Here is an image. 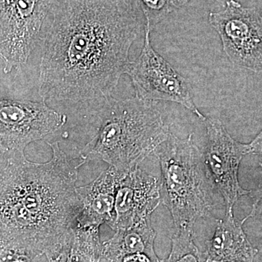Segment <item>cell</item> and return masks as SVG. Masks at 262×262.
<instances>
[{"mask_svg": "<svg viewBox=\"0 0 262 262\" xmlns=\"http://www.w3.org/2000/svg\"><path fill=\"white\" fill-rule=\"evenodd\" d=\"M154 155L161 167L160 194L176 229H192L196 220L209 214L215 206L217 191L207 172L201 151L191 134L182 139L170 134Z\"/></svg>", "mask_w": 262, "mask_h": 262, "instance_id": "obj_4", "label": "cell"}, {"mask_svg": "<svg viewBox=\"0 0 262 262\" xmlns=\"http://www.w3.org/2000/svg\"><path fill=\"white\" fill-rule=\"evenodd\" d=\"M161 200L160 183L139 167L127 172L117 188L113 222L115 230L125 229L151 220Z\"/></svg>", "mask_w": 262, "mask_h": 262, "instance_id": "obj_10", "label": "cell"}, {"mask_svg": "<svg viewBox=\"0 0 262 262\" xmlns=\"http://www.w3.org/2000/svg\"><path fill=\"white\" fill-rule=\"evenodd\" d=\"M145 18L144 29L151 32L174 10L186 6L190 0H130Z\"/></svg>", "mask_w": 262, "mask_h": 262, "instance_id": "obj_14", "label": "cell"}, {"mask_svg": "<svg viewBox=\"0 0 262 262\" xmlns=\"http://www.w3.org/2000/svg\"><path fill=\"white\" fill-rule=\"evenodd\" d=\"M248 218L239 222L234 219L233 210L226 209L225 217L217 222L214 235L207 242L205 262H253L257 250L243 229Z\"/></svg>", "mask_w": 262, "mask_h": 262, "instance_id": "obj_12", "label": "cell"}, {"mask_svg": "<svg viewBox=\"0 0 262 262\" xmlns=\"http://www.w3.org/2000/svg\"><path fill=\"white\" fill-rule=\"evenodd\" d=\"M67 115L57 113L45 101L0 98V139L18 152L34 141L44 139L64 126Z\"/></svg>", "mask_w": 262, "mask_h": 262, "instance_id": "obj_9", "label": "cell"}, {"mask_svg": "<svg viewBox=\"0 0 262 262\" xmlns=\"http://www.w3.org/2000/svg\"><path fill=\"white\" fill-rule=\"evenodd\" d=\"M90 112L84 122V144L76 158L101 160L120 172L139 167L168 139L170 127L164 122L156 101L136 96L127 99L104 98Z\"/></svg>", "mask_w": 262, "mask_h": 262, "instance_id": "obj_3", "label": "cell"}, {"mask_svg": "<svg viewBox=\"0 0 262 262\" xmlns=\"http://www.w3.org/2000/svg\"><path fill=\"white\" fill-rule=\"evenodd\" d=\"M163 262H205L203 252L194 244L192 229L177 231L172 237L171 252Z\"/></svg>", "mask_w": 262, "mask_h": 262, "instance_id": "obj_15", "label": "cell"}, {"mask_svg": "<svg viewBox=\"0 0 262 262\" xmlns=\"http://www.w3.org/2000/svg\"><path fill=\"white\" fill-rule=\"evenodd\" d=\"M249 154L262 156V130L253 139L252 142L248 144Z\"/></svg>", "mask_w": 262, "mask_h": 262, "instance_id": "obj_16", "label": "cell"}, {"mask_svg": "<svg viewBox=\"0 0 262 262\" xmlns=\"http://www.w3.org/2000/svg\"><path fill=\"white\" fill-rule=\"evenodd\" d=\"M48 144L50 161L30 163L23 155L0 183V228L39 242L64 237L82 209L76 182L85 162L69 156L58 141Z\"/></svg>", "mask_w": 262, "mask_h": 262, "instance_id": "obj_2", "label": "cell"}, {"mask_svg": "<svg viewBox=\"0 0 262 262\" xmlns=\"http://www.w3.org/2000/svg\"><path fill=\"white\" fill-rule=\"evenodd\" d=\"M250 194H251V196H252L255 199L254 204H253V210L251 211V213L249 214L250 216H252L253 213H255V211H256V205H257L258 202L261 201L262 199V187H260L259 189H258L257 190L254 191V192L251 191V193H250Z\"/></svg>", "mask_w": 262, "mask_h": 262, "instance_id": "obj_17", "label": "cell"}, {"mask_svg": "<svg viewBox=\"0 0 262 262\" xmlns=\"http://www.w3.org/2000/svg\"><path fill=\"white\" fill-rule=\"evenodd\" d=\"M208 20L220 35L229 61L262 73V15L256 8L227 0L225 10L211 12Z\"/></svg>", "mask_w": 262, "mask_h": 262, "instance_id": "obj_6", "label": "cell"}, {"mask_svg": "<svg viewBox=\"0 0 262 262\" xmlns=\"http://www.w3.org/2000/svg\"><path fill=\"white\" fill-rule=\"evenodd\" d=\"M130 0H56L45 20L39 94L85 102L106 98L130 63L141 27Z\"/></svg>", "mask_w": 262, "mask_h": 262, "instance_id": "obj_1", "label": "cell"}, {"mask_svg": "<svg viewBox=\"0 0 262 262\" xmlns=\"http://www.w3.org/2000/svg\"><path fill=\"white\" fill-rule=\"evenodd\" d=\"M127 173L110 166L91 184L77 187L82 203L77 223L93 227L103 223L111 225L117 189Z\"/></svg>", "mask_w": 262, "mask_h": 262, "instance_id": "obj_11", "label": "cell"}, {"mask_svg": "<svg viewBox=\"0 0 262 262\" xmlns=\"http://www.w3.org/2000/svg\"><path fill=\"white\" fill-rule=\"evenodd\" d=\"M150 33L145 30L141 54L135 61L130 62L125 72L132 80L136 96L150 101L179 103L203 121L206 117L200 113L193 101L187 80L155 51Z\"/></svg>", "mask_w": 262, "mask_h": 262, "instance_id": "obj_7", "label": "cell"}, {"mask_svg": "<svg viewBox=\"0 0 262 262\" xmlns=\"http://www.w3.org/2000/svg\"><path fill=\"white\" fill-rule=\"evenodd\" d=\"M56 0H0V58L5 73L26 64Z\"/></svg>", "mask_w": 262, "mask_h": 262, "instance_id": "obj_5", "label": "cell"}, {"mask_svg": "<svg viewBox=\"0 0 262 262\" xmlns=\"http://www.w3.org/2000/svg\"><path fill=\"white\" fill-rule=\"evenodd\" d=\"M207 143L202 153L207 172L215 189L221 193L226 209H233L241 196L251 193L243 189L238 181L239 164L249 154L248 144L232 139L219 119L206 117Z\"/></svg>", "mask_w": 262, "mask_h": 262, "instance_id": "obj_8", "label": "cell"}, {"mask_svg": "<svg viewBox=\"0 0 262 262\" xmlns=\"http://www.w3.org/2000/svg\"><path fill=\"white\" fill-rule=\"evenodd\" d=\"M150 221L131 228L117 230L114 242L117 245L119 253L137 255L146 253L149 257L159 261L153 250L155 232Z\"/></svg>", "mask_w": 262, "mask_h": 262, "instance_id": "obj_13", "label": "cell"}]
</instances>
